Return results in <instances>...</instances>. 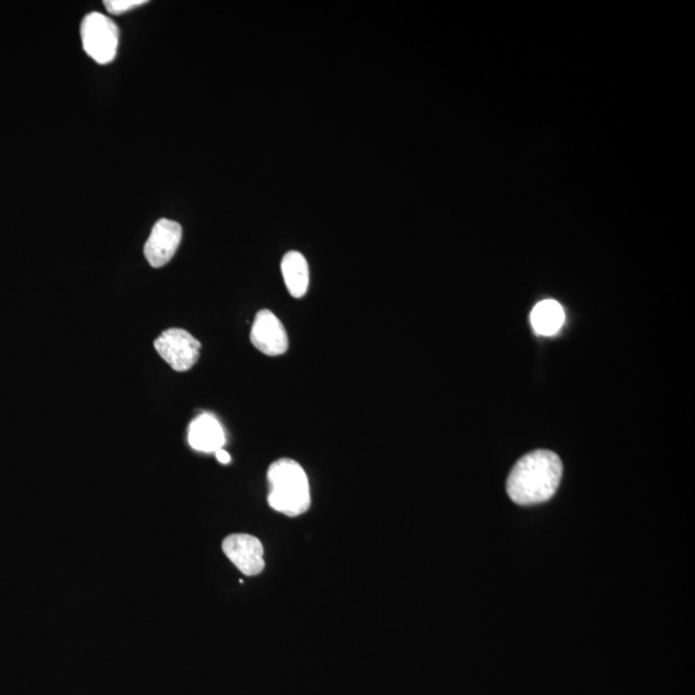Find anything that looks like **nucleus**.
Returning <instances> with one entry per match:
<instances>
[{
	"label": "nucleus",
	"mask_w": 695,
	"mask_h": 695,
	"mask_svg": "<svg viewBox=\"0 0 695 695\" xmlns=\"http://www.w3.org/2000/svg\"><path fill=\"white\" fill-rule=\"evenodd\" d=\"M250 340L259 352L269 357L282 356L289 349V336L285 326L280 318L268 309H263L255 316Z\"/></svg>",
	"instance_id": "nucleus-5"
},
{
	"label": "nucleus",
	"mask_w": 695,
	"mask_h": 695,
	"mask_svg": "<svg viewBox=\"0 0 695 695\" xmlns=\"http://www.w3.org/2000/svg\"><path fill=\"white\" fill-rule=\"evenodd\" d=\"M564 321H566V313L555 300H544L538 303L531 313L533 330L538 335L551 336L558 333Z\"/></svg>",
	"instance_id": "nucleus-10"
},
{
	"label": "nucleus",
	"mask_w": 695,
	"mask_h": 695,
	"mask_svg": "<svg viewBox=\"0 0 695 695\" xmlns=\"http://www.w3.org/2000/svg\"><path fill=\"white\" fill-rule=\"evenodd\" d=\"M222 547L233 566L245 576H257L266 566L263 545L257 537L236 533L228 536Z\"/></svg>",
	"instance_id": "nucleus-6"
},
{
	"label": "nucleus",
	"mask_w": 695,
	"mask_h": 695,
	"mask_svg": "<svg viewBox=\"0 0 695 695\" xmlns=\"http://www.w3.org/2000/svg\"><path fill=\"white\" fill-rule=\"evenodd\" d=\"M563 464L554 452L537 450L515 464L506 490L518 505H535L550 500L562 481Z\"/></svg>",
	"instance_id": "nucleus-1"
},
{
	"label": "nucleus",
	"mask_w": 695,
	"mask_h": 695,
	"mask_svg": "<svg viewBox=\"0 0 695 695\" xmlns=\"http://www.w3.org/2000/svg\"><path fill=\"white\" fill-rule=\"evenodd\" d=\"M268 504L278 513L298 517L311 506V488L306 472L297 461L280 459L268 469Z\"/></svg>",
	"instance_id": "nucleus-2"
},
{
	"label": "nucleus",
	"mask_w": 695,
	"mask_h": 695,
	"mask_svg": "<svg viewBox=\"0 0 695 695\" xmlns=\"http://www.w3.org/2000/svg\"><path fill=\"white\" fill-rule=\"evenodd\" d=\"M215 456H217L219 463L230 464L231 456H230V454H228V452L226 450H223V448H221V450H218L217 452H215Z\"/></svg>",
	"instance_id": "nucleus-12"
},
{
	"label": "nucleus",
	"mask_w": 695,
	"mask_h": 695,
	"mask_svg": "<svg viewBox=\"0 0 695 695\" xmlns=\"http://www.w3.org/2000/svg\"><path fill=\"white\" fill-rule=\"evenodd\" d=\"M155 349L173 370L186 372L199 361L201 343L186 330L169 329L155 340Z\"/></svg>",
	"instance_id": "nucleus-4"
},
{
	"label": "nucleus",
	"mask_w": 695,
	"mask_h": 695,
	"mask_svg": "<svg viewBox=\"0 0 695 695\" xmlns=\"http://www.w3.org/2000/svg\"><path fill=\"white\" fill-rule=\"evenodd\" d=\"M80 35L84 51L97 64L107 65L114 61L119 47V29L110 17L89 13L82 22Z\"/></svg>",
	"instance_id": "nucleus-3"
},
{
	"label": "nucleus",
	"mask_w": 695,
	"mask_h": 695,
	"mask_svg": "<svg viewBox=\"0 0 695 695\" xmlns=\"http://www.w3.org/2000/svg\"><path fill=\"white\" fill-rule=\"evenodd\" d=\"M146 3L147 0H106L105 6L111 15H123Z\"/></svg>",
	"instance_id": "nucleus-11"
},
{
	"label": "nucleus",
	"mask_w": 695,
	"mask_h": 695,
	"mask_svg": "<svg viewBox=\"0 0 695 695\" xmlns=\"http://www.w3.org/2000/svg\"><path fill=\"white\" fill-rule=\"evenodd\" d=\"M282 277L291 297L303 298L309 288V266L299 251H289L282 258Z\"/></svg>",
	"instance_id": "nucleus-9"
},
{
	"label": "nucleus",
	"mask_w": 695,
	"mask_h": 695,
	"mask_svg": "<svg viewBox=\"0 0 695 695\" xmlns=\"http://www.w3.org/2000/svg\"><path fill=\"white\" fill-rule=\"evenodd\" d=\"M181 241V224L170 221V219H160L152 228L149 240L145 245L147 262L154 268L164 267L177 253Z\"/></svg>",
	"instance_id": "nucleus-7"
},
{
	"label": "nucleus",
	"mask_w": 695,
	"mask_h": 695,
	"mask_svg": "<svg viewBox=\"0 0 695 695\" xmlns=\"http://www.w3.org/2000/svg\"><path fill=\"white\" fill-rule=\"evenodd\" d=\"M188 442L194 450L212 454L223 448L226 434L213 415L203 414L196 417L188 428Z\"/></svg>",
	"instance_id": "nucleus-8"
}]
</instances>
